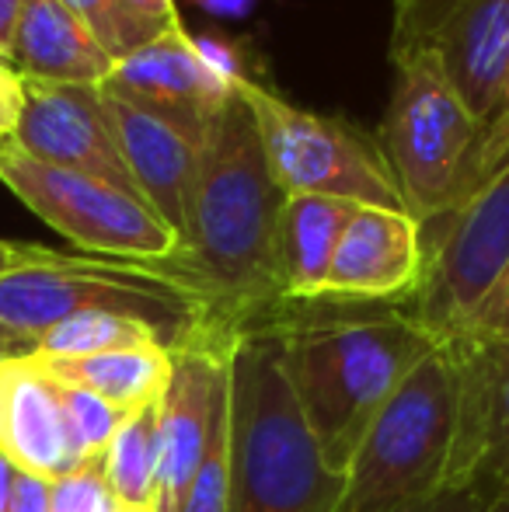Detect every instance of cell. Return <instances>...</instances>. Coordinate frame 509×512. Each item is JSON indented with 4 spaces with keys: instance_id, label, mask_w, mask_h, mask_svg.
Returning <instances> with one entry per match:
<instances>
[{
    "instance_id": "1",
    "label": "cell",
    "mask_w": 509,
    "mask_h": 512,
    "mask_svg": "<svg viewBox=\"0 0 509 512\" xmlns=\"http://www.w3.org/2000/svg\"><path fill=\"white\" fill-rule=\"evenodd\" d=\"M304 307L307 314L255 321L279 338L290 391L325 464L346 474L374 418L443 342L405 307L339 300H307Z\"/></svg>"
},
{
    "instance_id": "2",
    "label": "cell",
    "mask_w": 509,
    "mask_h": 512,
    "mask_svg": "<svg viewBox=\"0 0 509 512\" xmlns=\"http://www.w3.org/2000/svg\"><path fill=\"white\" fill-rule=\"evenodd\" d=\"M283 199L252 108L234 91L203 133L182 251L171 262L210 293L234 328L283 304L276 265Z\"/></svg>"
},
{
    "instance_id": "3",
    "label": "cell",
    "mask_w": 509,
    "mask_h": 512,
    "mask_svg": "<svg viewBox=\"0 0 509 512\" xmlns=\"http://www.w3.org/2000/svg\"><path fill=\"white\" fill-rule=\"evenodd\" d=\"M91 310L140 317L168 338L171 349L234 331L210 293L171 265L49 251L0 276V356L28 359L46 331Z\"/></svg>"
},
{
    "instance_id": "4",
    "label": "cell",
    "mask_w": 509,
    "mask_h": 512,
    "mask_svg": "<svg viewBox=\"0 0 509 512\" xmlns=\"http://www.w3.org/2000/svg\"><path fill=\"white\" fill-rule=\"evenodd\" d=\"M231 373V478L227 512H335L342 474L307 429L265 324H241L227 342Z\"/></svg>"
},
{
    "instance_id": "5",
    "label": "cell",
    "mask_w": 509,
    "mask_h": 512,
    "mask_svg": "<svg viewBox=\"0 0 509 512\" xmlns=\"http://www.w3.org/2000/svg\"><path fill=\"white\" fill-rule=\"evenodd\" d=\"M461 384L447 345H436L374 418L342 474L335 512H401L447 488Z\"/></svg>"
},
{
    "instance_id": "6",
    "label": "cell",
    "mask_w": 509,
    "mask_h": 512,
    "mask_svg": "<svg viewBox=\"0 0 509 512\" xmlns=\"http://www.w3.org/2000/svg\"><path fill=\"white\" fill-rule=\"evenodd\" d=\"M234 91L252 108L269 168L286 196L307 192V196H332L356 206L405 213L374 133L346 115L307 112L248 70L238 74Z\"/></svg>"
},
{
    "instance_id": "7",
    "label": "cell",
    "mask_w": 509,
    "mask_h": 512,
    "mask_svg": "<svg viewBox=\"0 0 509 512\" xmlns=\"http://www.w3.org/2000/svg\"><path fill=\"white\" fill-rule=\"evenodd\" d=\"M391 67V98L374 136L405 213L429 223L454 203V185L475 143L478 115L450 84L436 56H408Z\"/></svg>"
},
{
    "instance_id": "8",
    "label": "cell",
    "mask_w": 509,
    "mask_h": 512,
    "mask_svg": "<svg viewBox=\"0 0 509 512\" xmlns=\"http://www.w3.org/2000/svg\"><path fill=\"white\" fill-rule=\"evenodd\" d=\"M0 185L32 209L42 223L95 258L168 265L182 241L140 196L102 178L46 164L0 140Z\"/></svg>"
},
{
    "instance_id": "9",
    "label": "cell",
    "mask_w": 509,
    "mask_h": 512,
    "mask_svg": "<svg viewBox=\"0 0 509 512\" xmlns=\"http://www.w3.org/2000/svg\"><path fill=\"white\" fill-rule=\"evenodd\" d=\"M422 227V276L405 310L440 342L461 335L509 265V168Z\"/></svg>"
},
{
    "instance_id": "10",
    "label": "cell",
    "mask_w": 509,
    "mask_h": 512,
    "mask_svg": "<svg viewBox=\"0 0 509 512\" xmlns=\"http://www.w3.org/2000/svg\"><path fill=\"white\" fill-rule=\"evenodd\" d=\"M387 56H436L482 115L509 60V0H394Z\"/></svg>"
},
{
    "instance_id": "11",
    "label": "cell",
    "mask_w": 509,
    "mask_h": 512,
    "mask_svg": "<svg viewBox=\"0 0 509 512\" xmlns=\"http://www.w3.org/2000/svg\"><path fill=\"white\" fill-rule=\"evenodd\" d=\"M241 63L224 42L196 39L185 28L168 32L116 60L102 88L150 112L206 129L234 95Z\"/></svg>"
},
{
    "instance_id": "12",
    "label": "cell",
    "mask_w": 509,
    "mask_h": 512,
    "mask_svg": "<svg viewBox=\"0 0 509 512\" xmlns=\"http://www.w3.org/2000/svg\"><path fill=\"white\" fill-rule=\"evenodd\" d=\"M7 140L46 164L102 178L140 196L119 154L102 84H46L21 77V112Z\"/></svg>"
},
{
    "instance_id": "13",
    "label": "cell",
    "mask_w": 509,
    "mask_h": 512,
    "mask_svg": "<svg viewBox=\"0 0 509 512\" xmlns=\"http://www.w3.org/2000/svg\"><path fill=\"white\" fill-rule=\"evenodd\" d=\"M461 411L447 488L509 495V338H450Z\"/></svg>"
},
{
    "instance_id": "14",
    "label": "cell",
    "mask_w": 509,
    "mask_h": 512,
    "mask_svg": "<svg viewBox=\"0 0 509 512\" xmlns=\"http://www.w3.org/2000/svg\"><path fill=\"white\" fill-rule=\"evenodd\" d=\"M227 335L196 338L178 345L171 380L157 405V439H161V474H157V512H178L189 485L203 464L210 443V422L217 401L227 394Z\"/></svg>"
},
{
    "instance_id": "15",
    "label": "cell",
    "mask_w": 509,
    "mask_h": 512,
    "mask_svg": "<svg viewBox=\"0 0 509 512\" xmlns=\"http://www.w3.org/2000/svg\"><path fill=\"white\" fill-rule=\"evenodd\" d=\"M422 276V227L401 209L360 206L328 265L318 300L398 304Z\"/></svg>"
},
{
    "instance_id": "16",
    "label": "cell",
    "mask_w": 509,
    "mask_h": 512,
    "mask_svg": "<svg viewBox=\"0 0 509 512\" xmlns=\"http://www.w3.org/2000/svg\"><path fill=\"white\" fill-rule=\"evenodd\" d=\"M102 102L136 192L182 241L189 192L206 129L178 122L171 115L150 112V108L129 102V98L116 95L109 88H102Z\"/></svg>"
},
{
    "instance_id": "17",
    "label": "cell",
    "mask_w": 509,
    "mask_h": 512,
    "mask_svg": "<svg viewBox=\"0 0 509 512\" xmlns=\"http://www.w3.org/2000/svg\"><path fill=\"white\" fill-rule=\"evenodd\" d=\"M0 453L18 471L49 481L67 478L88 464L60 384L32 359L0 363Z\"/></svg>"
},
{
    "instance_id": "18",
    "label": "cell",
    "mask_w": 509,
    "mask_h": 512,
    "mask_svg": "<svg viewBox=\"0 0 509 512\" xmlns=\"http://www.w3.org/2000/svg\"><path fill=\"white\" fill-rule=\"evenodd\" d=\"M11 67L25 81L98 88L116 60L60 0H25L11 46Z\"/></svg>"
},
{
    "instance_id": "19",
    "label": "cell",
    "mask_w": 509,
    "mask_h": 512,
    "mask_svg": "<svg viewBox=\"0 0 509 512\" xmlns=\"http://www.w3.org/2000/svg\"><path fill=\"white\" fill-rule=\"evenodd\" d=\"M356 209L360 206L346 199L307 196V192H290L283 199L276 230V265L279 297L286 304H307L321 297L328 265Z\"/></svg>"
},
{
    "instance_id": "20",
    "label": "cell",
    "mask_w": 509,
    "mask_h": 512,
    "mask_svg": "<svg viewBox=\"0 0 509 512\" xmlns=\"http://www.w3.org/2000/svg\"><path fill=\"white\" fill-rule=\"evenodd\" d=\"M49 377L63 384H77L95 391L119 411H136L157 405L171 380L175 352L168 345H143V349H119L105 356H84V359H32Z\"/></svg>"
},
{
    "instance_id": "21",
    "label": "cell",
    "mask_w": 509,
    "mask_h": 512,
    "mask_svg": "<svg viewBox=\"0 0 509 512\" xmlns=\"http://www.w3.org/2000/svg\"><path fill=\"white\" fill-rule=\"evenodd\" d=\"M157 405L129 411L109 450L102 453V474L123 509H147L157 502V474H161Z\"/></svg>"
},
{
    "instance_id": "22",
    "label": "cell",
    "mask_w": 509,
    "mask_h": 512,
    "mask_svg": "<svg viewBox=\"0 0 509 512\" xmlns=\"http://www.w3.org/2000/svg\"><path fill=\"white\" fill-rule=\"evenodd\" d=\"M143 345H168V338L140 317L91 310V314H77L46 331L28 359H84L119 349H143Z\"/></svg>"
},
{
    "instance_id": "23",
    "label": "cell",
    "mask_w": 509,
    "mask_h": 512,
    "mask_svg": "<svg viewBox=\"0 0 509 512\" xmlns=\"http://www.w3.org/2000/svg\"><path fill=\"white\" fill-rule=\"evenodd\" d=\"M506 168H509V60L503 74H499V84L492 91L489 105L478 115L475 143H471L468 161H464L461 178L454 185V203H450V209L461 206L464 199H471L485 182H492Z\"/></svg>"
},
{
    "instance_id": "24",
    "label": "cell",
    "mask_w": 509,
    "mask_h": 512,
    "mask_svg": "<svg viewBox=\"0 0 509 512\" xmlns=\"http://www.w3.org/2000/svg\"><path fill=\"white\" fill-rule=\"evenodd\" d=\"M227 478H231V384H227V394L213 408L210 443H206L203 464H199L189 495H185L178 512H227Z\"/></svg>"
},
{
    "instance_id": "25",
    "label": "cell",
    "mask_w": 509,
    "mask_h": 512,
    "mask_svg": "<svg viewBox=\"0 0 509 512\" xmlns=\"http://www.w3.org/2000/svg\"><path fill=\"white\" fill-rule=\"evenodd\" d=\"M56 384H60L63 405H67L70 425H74L77 443H81L84 457H88V460H102V453L109 450L116 429L123 425L126 411H119L116 405H109V401L98 398V394L88 391V387L63 384V380H56Z\"/></svg>"
},
{
    "instance_id": "26",
    "label": "cell",
    "mask_w": 509,
    "mask_h": 512,
    "mask_svg": "<svg viewBox=\"0 0 509 512\" xmlns=\"http://www.w3.org/2000/svg\"><path fill=\"white\" fill-rule=\"evenodd\" d=\"M60 4L67 7V11L74 14L98 42H102L105 53H109L112 60H123V56H129L133 49H140L150 42L147 35H143L140 28L123 14L119 0H60Z\"/></svg>"
},
{
    "instance_id": "27",
    "label": "cell",
    "mask_w": 509,
    "mask_h": 512,
    "mask_svg": "<svg viewBox=\"0 0 509 512\" xmlns=\"http://www.w3.org/2000/svg\"><path fill=\"white\" fill-rule=\"evenodd\" d=\"M53 512H123L102 474V460H88L74 474L53 481Z\"/></svg>"
},
{
    "instance_id": "28",
    "label": "cell",
    "mask_w": 509,
    "mask_h": 512,
    "mask_svg": "<svg viewBox=\"0 0 509 512\" xmlns=\"http://www.w3.org/2000/svg\"><path fill=\"white\" fill-rule=\"evenodd\" d=\"M461 335L468 338H509V265L499 276V283L492 286L489 297L478 304V310L471 314V321L464 324ZM454 335V338H461Z\"/></svg>"
},
{
    "instance_id": "29",
    "label": "cell",
    "mask_w": 509,
    "mask_h": 512,
    "mask_svg": "<svg viewBox=\"0 0 509 512\" xmlns=\"http://www.w3.org/2000/svg\"><path fill=\"white\" fill-rule=\"evenodd\" d=\"M123 14L147 35L150 42L161 39L168 32H178L182 25V14H178V4L175 0H119Z\"/></svg>"
},
{
    "instance_id": "30",
    "label": "cell",
    "mask_w": 509,
    "mask_h": 512,
    "mask_svg": "<svg viewBox=\"0 0 509 512\" xmlns=\"http://www.w3.org/2000/svg\"><path fill=\"white\" fill-rule=\"evenodd\" d=\"M499 495L489 488H443L440 495L419 502V506H408L401 512H489V506Z\"/></svg>"
},
{
    "instance_id": "31",
    "label": "cell",
    "mask_w": 509,
    "mask_h": 512,
    "mask_svg": "<svg viewBox=\"0 0 509 512\" xmlns=\"http://www.w3.org/2000/svg\"><path fill=\"white\" fill-rule=\"evenodd\" d=\"M11 512H53V481L21 471Z\"/></svg>"
},
{
    "instance_id": "32",
    "label": "cell",
    "mask_w": 509,
    "mask_h": 512,
    "mask_svg": "<svg viewBox=\"0 0 509 512\" xmlns=\"http://www.w3.org/2000/svg\"><path fill=\"white\" fill-rule=\"evenodd\" d=\"M21 112V74L11 63H0V140L14 133Z\"/></svg>"
},
{
    "instance_id": "33",
    "label": "cell",
    "mask_w": 509,
    "mask_h": 512,
    "mask_svg": "<svg viewBox=\"0 0 509 512\" xmlns=\"http://www.w3.org/2000/svg\"><path fill=\"white\" fill-rule=\"evenodd\" d=\"M53 248H42V244H21V241H4L0 237V276H7V272L14 269H25V265L39 262V258H46Z\"/></svg>"
},
{
    "instance_id": "34",
    "label": "cell",
    "mask_w": 509,
    "mask_h": 512,
    "mask_svg": "<svg viewBox=\"0 0 509 512\" xmlns=\"http://www.w3.org/2000/svg\"><path fill=\"white\" fill-rule=\"evenodd\" d=\"M25 0H0V63H11V46L18 35V18Z\"/></svg>"
},
{
    "instance_id": "35",
    "label": "cell",
    "mask_w": 509,
    "mask_h": 512,
    "mask_svg": "<svg viewBox=\"0 0 509 512\" xmlns=\"http://www.w3.org/2000/svg\"><path fill=\"white\" fill-rule=\"evenodd\" d=\"M18 467L0 453V512H11L14 506V492H18Z\"/></svg>"
},
{
    "instance_id": "36",
    "label": "cell",
    "mask_w": 509,
    "mask_h": 512,
    "mask_svg": "<svg viewBox=\"0 0 509 512\" xmlns=\"http://www.w3.org/2000/svg\"><path fill=\"white\" fill-rule=\"evenodd\" d=\"M192 4H199L203 11H210V14H245L248 7L255 4V0H192Z\"/></svg>"
},
{
    "instance_id": "37",
    "label": "cell",
    "mask_w": 509,
    "mask_h": 512,
    "mask_svg": "<svg viewBox=\"0 0 509 512\" xmlns=\"http://www.w3.org/2000/svg\"><path fill=\"white\" fill-rule=\"evenodd\" d=\"M489 512H509V495H499V499L489 506Z\"/></svg>"
},
{
    "instance_id": "38",
    "label": "cell",
    "mask_w": 509,
    "mask_h": 512,
    "mask_svg": "<svg viewBox=\"0 0 509 512\" xmlns=\"http://www.w3.org/2000/svg\"><path fill=\"white\" fill-rule=\"evenodd\" d=\"M123 512H157L154 506H147V509H123Z\"/></svg>"
},
{
    "instance_id": "39",
    "label": "cell",
    "mask_w": 509,
    "mask_h": 512,
    "mask_svg": "<svg viewBox=\"0 0 509 512\" xmlns=\"http://www.w3.org/2000/svg\"><path fill=\"white\" fill-rule=\"evenodd\" d=\"M0 363H4V356H0Z\"/></svg>"
}]
</instances>
